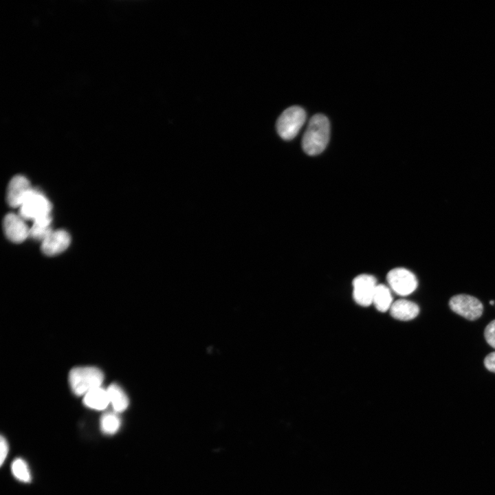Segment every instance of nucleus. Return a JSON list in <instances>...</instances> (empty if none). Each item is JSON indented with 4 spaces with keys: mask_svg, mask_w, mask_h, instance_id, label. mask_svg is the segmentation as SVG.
<instances>
[{
    "mask_svg": "<svg viewBox=\"0 0 495 495\" xmlns=\"http://www.w3.org/2000/svg\"><path fill=\"white\" fill-rule=\"evenodd\" d=\"M373 304L381 312L390 309L393 304L390 288L382 284L377 285L374 292Z\"/></svg>",
    "mask_w": 495,
    "mask_h": 495,
    "instance_id": "obj_14",
    "label": "nucleus"
},
{
    "mask_svg": "<svg viewBox=\"0 0 495 495\" xmlns=\"http://www.w3.org/2000/svg\"><path fill=\"white\" fill-rule=\"evenodd\" d=\"M306 120L305 110L298 106H292L285 109L276 122L278 135L285 140L294 138Z\"/></svg>",
    "mask_w": 495,
    "mask_h": 495,
    "instance_id": "obj_3",
    "label": "nucleus"
},
{
    "mask_svg": "<svg viewBox=\"0 0 495 495\" xmlns=\"http://www.w3.org/2000/svg\"><path fill=\"white\" fill-rule=\"evenodd\" d=\"M83 403L94 410L105 409L110 404L107 390L100 386L89 391L84 395Z\"/></svg>",
    "mask_w": 495,
    "mask_h": 495,
    "instance_id": "obj_12",
    "label": "nucleus"
},
{
    "mask_svg": "<svg viewBox=\"0 0 495 495\" xmlns=\"http://www.w3.org/2000/svg\"><path fill=\"white\" fill-rule=\"evenodd\" d=\"M375 277L368 274H361L353 281V296L356 303L367 307L373 304V298L377 287Z\"/></svg>",
    "mask_w": 495,
    "mask_h": 495,
    "instance_id": "obj_7",
    "label": "nucleus"
},
{
    "mask_svg": "<svg viewBox=\"0 0 495 495\" xmlns=\"http://www.w3.org/2000/svg\"><path fill=\"white\" fill-rule=\"evenodd\" d=\"M490 303L492 305H494V300H491V301L490 302Z\"/></svg>",
    "mask_w": 495,
    "mask_h": 495,
    "instance_id": "obj_21",
    "label": "nucleus"
},
{
    "mask_svg": "<svg viewBox=\"0 0 495 495\" xmlns=\"http://www.w3.org/2000/svg\"><path fill=\"white\" fill-rule=\"evenodd\" d=\"M68 232L63 230L52 231L42 241L41 250L47 256H54L65 251L70 244Z\"/></svg>",
    "mask_w": 495,
    "mask_h": 495,
    "instance_id": "obj_10",
    "label": "nucleus"
},
{
    "mask_svg": "<svg viewBox=\"0 0 495 495\" xmlns=\"http://www.w3.org/2000/svg\"><path fill=\"white\" fill-rule=\"evenodd\" d=\"M449 305L454 312L470 320L480 318L483 311L481 301L468 294L452 296L449 301Z\"/></svg>",
    "mask_w": 495,
    "mask_h": 495,
    "instance_id": "obj_5",
    "label": "nucleus"
},
{
    "mask_svg": "<svg viewBox=\"0 0 495 495\" xmlns=\"http://www.w3.org/2000/svg\"><path fill=\"white\" fill-rule=\"evenodd\" d=\"M52 218L47 216L36 221L30 228V235L32 238L43 241L52 231L50 228Z\"/></svg>",
    "mask_w": 495,
    "mask_h": 495,
    "instance_id": "obj_15",
    "label": "nucleus"
},
{
    "mask_svg": "<svg viewBox=\"0 0 495 495\" xmlns=\"http://www.w3.org/2000/svg\"><path fill=\"white\" fill-rule=\"evenodd\" d=\"M387 281L390 288L399 296L409 295L417 287L416 276L402 267L391 270L387 274Z\"/></svg>",
    "mask_w": 495,
    "mask_h": 495,
    "instance_id": "obj_6",
    "label": "nucleus"
},
{
    "mask_svg": "<svg viewBox=\"0 0 495 495\" xmlns=\"http://www.w3.org/2000/svg\"><path fill=\"white\" fill-rule=\"evenodd\" d=\"M485 368L493 373H495V351L489 353L484 360Z\"/></svg>",
    "mask_w": 495,
    "mask_h": 495,
    "instance_id": "obj_20",
    "label": "nucleus"
},
{
    "mask_svg": "<svg viewBox=\"0 0 495 495\" xmlns=\"http://www.w3.org/2000/svg\"><path fill=\"white\" fill-rule=\"evenodd\" d=\"M390 312L394 318L406 321L417 316L419 313V307L412 301L399 299L393 302Z\"/></svg>",
    "mask_w": 495,
    "mask_h": 495,
    "instance_id": "obj_11",
    "label": "nucleus"
},
{
    "mask_svg": "<svg viewBox=\"0 0 495 495\" xmlns=\"http://www.w3.org/2000/svg\"><path fill=\"white\" fill-rule=\"evenodd\" d=\"M0 464L2 465L8 456L9 450L8 441L3 435L1 436L0 439Z\"/></svg>",
    "mask_w": 495,
    "mask_h": 495,
    "instance_id": "obj_19",
    "label": "nucleus"
},
{
    "mask_svg": "<svg viewBox=\"0 0 495 495\" xmlns=\"http://www.w3.org/2000/svg\"><path fill=\"white\" fill-rule=\"evenodd\" d=\"M110 403L116 412L125 410L129 406V399L124 391L117 384H111L107 388Z\"/></svg>",
    "mask_w": 495,
    "mask_h": 495,
    "instance_id": "obj_13",
    "label": "nucleus"
},
{
    "mask_svg": "<svg viewBox=\"0 0 495 495\" xmlns=\"http://www.w3.org/2000/svg\"><path fill=\"white\" fill-rule=\"evenodd\" d=\"M52 205L40 192L33 189L20 206L19 215L25 220L37 219L50 216Z\"/></svg>",
    "mask_w": 495,
    "mask_h": 495,
    "instance_id": "obj_4",
    "label": "nucleus"
},
{
    "mask_svg": "<svg viewBox=\"0 0 495 495\" xmlns=\"http://www.w3.org/2000/svg\"><path fill=\"white\" fill-rule=\"evenodd\" d=\"M3 228L6 237L14 243H21L30 235V228L19 214H8L3 219Z\"/></svg>",
    "mask_w": 495,
    "mask_h": 495,
    "instance_id": "obj_9",
    "label": "nucleus"
},
{
    "mask_svg": "<svg viewBox=\"0 0 495 495\" xmlns=\"http://www.w3.org/2000/svg\"><path fill=\"white\" fill-rule=\"evenodd\" d=\"M330 126L328 118L322 114L311 118L302 139L303 151L309 155L321 153L329 140Z\"/></svg>",
    "mask_w": 495,
    "mask_h": 495,
    "instance_id": "obj_1",
    "label": "nucleus"
},
{
    "mask_svg": "<svg viewBox=\"0 0 495 495\" xmlns=\"http://www.w3.org/2000/svg\"><path fill=\"white\" fill-rule=\"evenodd\" d=\"M484 336L487 342L495 349V320L491 321L485 327Z\"/></svg>",
    "mask_w": 495,
    "mask_h": 495,
    "instance_id": "obj_18",
    "label": "nucleus"
},
{
    "mask_svg": "<svg viewBox=\"0 0 495 495\" xmlns=\"http://www.w3.org/2000/svg\"><path fill=\"white\" fill-rule=\"evenodd\" d=\"M120 425V419L116 412L104 413L100 421V430L105 434L111 435L116 433Z\"/></svg>",
    "mask_w": 495,
    "mask_h": 495,
    "instance_id": "obj_16",
    "label": "nucleus"
},
{
    "mask_svg": "<svg viewBox=\"0 0 495 495\" xmlns=\"http://www.w3.org/2000/svg\"><path fill=\"white\" fill-rule=\"evenodd\" d=\"M103 373L94 366H78L69 373V383L76 395H85L89 391L101 386Z\"/></svg>",
    "mask_w": 495,
    "mask_h": 495,
    "instance_id": "obj_2",
    "label": "nucleus"
},
{
    "mask_svg": "<svg viewBox=\"0 0 495 495\" xmlns=\"http://www.w3.org/2000/svg\"><path fill=\"white\" fill-rule=\"evenodd\" d=\"M33 190L28 179L23 175H16L10 181L6 199L8 204L13 208L20 207Z\"/></svg>",
    "mask_w": 495,
    "mask_h": 495,
    "instance_id": "obj_8",
    "label": "nucleus"
},
{
    "mask_svg": "<svg viewBox=\"0 0 495 495\" xmlns=\"http://www.w3.org/2000/svg\"><path fill=\"white\" fill-rule=\"evenodd\" d=\"M12 472L14 476L23 483L31 481V474L26 462L21 459H16L12 463Z\"/></svg>",
    "mask_w": 495,
    "mask_h": 495,
    "instance_id": "obj_17",
    "label": "nucleus"
}]
</instances>
